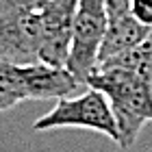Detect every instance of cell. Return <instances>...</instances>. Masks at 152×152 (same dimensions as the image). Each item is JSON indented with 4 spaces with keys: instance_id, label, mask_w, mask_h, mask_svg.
<instances>
[{
    "instance_id": "cell-4",
    "label": "cell",
    "mask_w": 152,
    "mask_h": 152,
    "mask_svg": "<svg viewBox=\"0 0 152 152\" xmlns=\"http://www.w3.org/2000/svg\"><path fill=\"white\" fill-rule=\"evenodd\" d=\"M41 28L39 11H31L15 0L0 2V61L31 65L39 61Z\"/></svg>"
},
{
    "instance_id": "cell-2",
    "label": "cell",
    "mask_w": 152,
    "mask_h": 152,
    "mask_svg": "<svg viewBox=\"0 0 152 152\" xmlns=\"http://www.w3.org/2000/svg\"><path fill=\"white\" fill-rule=\"evenodd\" d=\"M35 130H57V128H83L107 135L120 146V128L111 111L107 96L98 89L87 87L80 96L59 98L52 111L41 115L33 124Z\"/></svg>"
},
{
    "instance_id": "cell-7",
    "label": "cell",
    "mask_w": 152,
    "mask_h": 152,
    "mask_svg": "<svg viewBox=\"0 0 152 152\" xmlns=\"http://www.w3.org/2000/svg\"><path fill=\"white\" fill-rule=\"evenodd\" d=\"M152 31L141 26L130 11V0H107V33L102 39L98 63L117 57L146 41Z\"/></svg>"
},
{
    "instance_id": "cell-1",
    "label": "cell",
    "mask_w": 152,
    "mask_h": 152,
    "mask_svg": "<svg viewBox=\"0 0 152 152\" xmlns=\"http://www.w3.org/2000/svg\"><path fill=\"white\" fill-rule=\"evenodd\" d=\"M85 85L107 96L120 128V148H130L141 128L152 122L150 80L126 67H96Z\"/></svg>"
},
{
    "instance_id": "cell-10",
    "label": "cell",
    "mask_w": 152,
    "mask_h": 152,
    "mask_svg": "<svg viewBox=\"0 0 152 152\" xmlns=\"http://www.w3.org/2000/svg\"><path fill=\"white\" fill-rule=\"evenodd\" d=\"M15 104H18V102L13 100L11 96H7L4 91H0V113H2V111H9V109L15 107Z\"/></svg>"
},
{
    "instance_id": "cell-9",
    "label": "cell",
    "mask_w": 152,
    "mask_h": 152,
    "mask_svg": "<svg viewBox=\"0 0 152 152\" xmlns=\"http://www.w3.org/2000/svg\"><path fill=\"white\" fill-rule=\"evenodd\" d=\"M15 2L22 4V7H26V9H31V11H41L48 2H50V0H15Z\"/></svg>"
},
{
    "instance_id": "cell-11",
    "label": "cell",
    "mask_w": 152,
    "mask_h": 152,
    "mask_svg": "<svg viewBox=\"0 0 152 152\" xmlns=\"http://www.w3.org/2000/svg\"><path fill=\"white\" fill-rule=\"evenodd\" d=\"M148 78H150V85H152V59H150V74H148Z\"/></svg>"
},
{
    "instance_id": "cell-6",
    "label": "cell",
    "mask_w": 152,
    "mask_h": 152,
    "mask_svg": "<svg viewBox=\"0 0 152 152\" xmlns=\"http://www.w3.org/2000/svg\"><path fill=\"white\" fill-rule=\"evenodd\" d=\"M78 0H50L39 11L41 48L39 61L52 67H65L72 46L74 15Z\"/></svg>"
},
{
    "instance_id": "cell-5",
    "label": "cell",
    "mask_w": 152,
    "mask_h": 152,
    "mask_svg": "<svg viewBox=\"0 0 152 152\" xmlns=\"http://www.w3.org/2000/svg\"><path fill=\"white\" fill-rule=\"evenodd\" d=\"M107 33V0H78L74 15V33L67 57L70 70L83 85L98 65V54Z\"/></svg>"
},
{
    "instance_id": "cell-12",
    "label": "cell",
    "mask_w": 152,
    "mask_h": 152,
    "mask_svg": "<svg viewBox=\"0 0 152 152\" xmlns=\"http://www.w3.org/2000/svg\"><path fill=\"white\" fill-rule=\"evenodd\" d=\"M0 2H2V0H0Z\"/></svg>"
},
{
    "instance_id": "cell-3",
    "label": "cell",
    "mask_w": 152,
    "mask_h": 152,
    "mask_svg": "<svg viewBox=\"0 0 152 152\" xmlns=\"http://www.w3.org/2000/svg\"><path fill=\"white\" fill-rule=\"evenodd\" d=\"M83 83L67 67H52L46 63L15 65L0 61V91L22 100H54L78 94Z\"/></svg>"
},
{
    "instance_id": "cell-8",
    "label": "cell",
    "mask_w": 152,
    "mask_h": 152,
    "mask_svg": "<svg viewBox=\"0 0 152 152\" xmlns=\"http://www.w3.org/2000/svg\"><path fill=\"white\" fill-rule=\"evenodd\" d=\"M130 11L141 26L152 31V0H130Z\"/></svg>"
}]
</instances>
